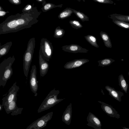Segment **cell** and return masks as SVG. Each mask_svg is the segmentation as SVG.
Returning a JSON list of instances; mask_svg holds the SVG:
<instances>
[{
	"label": "cell",
	"instance_id": "6da1fadb",
	"mask_svg": "<svg viewBox=\"0 0 129 129\" xmlns=\"http://www.w3.org/2000/svg\"><path fill=\"white\" fill-rule=\"evenodd\" d=\"M8 17L0 24V34L15 33L25 28H29L37 23L40 14L36 7L30 10L22 11Z\"/></svg>",
	"mask_w": 129,
	"mask_h": 129
},
{
	"label": "cell",
	"instance_id": "7a4b0ae2",
	"mask_svg": "<svg viewBox=\"0 0 129 129\" xmlns=\"http://www.w3.org/2000/svg\"><path fill=\"white\" fill-rule=\"evenodd\" d=\"M15 60L14 56L4 59L0 64V87L5 86L13 74L12 68Z\"/></svg>",
	"mask_w": 129,
	"mask_h": 129
},
{
	"label": "cell",
	"instance_id": "3957f363",
	"mask_svg": "<svg viewBox=\"0 0 129 129\" xmlns=\"http://www.w3.org/2000/svg\"><path fill=\"white\" fill-rule=\"evenodd\" d=\"M59 93V90H56L55 88L52 90L39 107L38 110V113L49 109L65 99L58 98V95Z\"/></svg>",
	"mask_w": 129,
	"mask_h": 129
},
{
	"label": "cell",
	"instance_id": "277c9868",
	"mask_svg": "<svg viewBox=\"0 0 129 129\" xmlns=\"http://www.w3.org/2000/svg\"><path fill=\"white\" fill-rule=\"evenodd\" d=\"M34 38L30 39L28 42L27 47L23 56V70L24 75L28 77L30 66L32 61L35 46Z\"/></svg>",
	"mask_w": 129,
	"mask_h": 129
},
{
	"label": "cell",
	"instance_id": "5b68a950",
	"mask_svg": "<svg viewBox=\"0 0 129 129\" xmlns=\"http://www.w3.org/2000/svg\"><path fill=\"white\" fill-rule=\"evenodd\" d=\"M53 51L51 43L45 38L41 40L39 54L42 57L47 61L51 58Z\"/></svg>",
	"mask_w": 129,
	"mask_h": 129
},
{
	"label": "cell",
	"instance_id": "8992f818",
	"mask_svg": "<svg viewBox=\"0 0 129 129\" xmlns=\"http://www.w3.org/2000/svg\"><path fill=\"white\" fill-rule=\"evenodd\" d=\"M52 112H49L34 121L28 125L26 129H41L45 127L48 122L52 118Z\"/></svg>",
	"mask_w": 129,
	"mask_h": 129
},
{
	"label": "cell",
	"instance_id": "52a82bcc",
	"mask_svg": "<svg viewBox=\"0 0 129 129\" xmlns=\"http://www.w3.org/2000/svg\"><path fill=\"white\" fill-rule=\"evenodd\" d=\"M16 82L8 90V93L2 99V105L3 106H6L13 101L17 97V93L19 89V87L16 85Z\"/></svg>",
	"mask_w": 129,
	"mask_h": 129
},
{
	"label": "cell",
	"instance_id": "ba28073f",
	"mask_svg": "<svg viewBox=\"0 0 129 129\" xmlns=\"http://www.w3.org/2000/svg\"><path fill=\"white\" fill-rule=\"evenodd\" d=\"M37 70L36 66L33 65L30 71L29 79V84L31 91L35 96L37 95V90L38 87V81L37 80Z\"/></svg>",
	"mask_w": 129,
	"mask_h": 129
},
{
	"label": "cell",
	"instance_id": "9c48e42d",
	"mask_svg": "<svg viewBox=\"0 0 129 129\" xmlns=\"http://www.w3.org/2000/svg\"><path fill=\"white\" fill-rule=\"evenodd\" d=\"M17 98L15 99L12 102L10 103L6 106H4L5 110L7 114L10 113L11 115L12 116L17 115L21 114L23 109V108H19L17 107L16 102Z\"/></svg>",
	"mask_w": 129,
	"mask_h": 129
},
{
	"label": "cell",
	"instance_id": "30bf717a",
	"mask_svg": "<svg viewBox=\"0 0 129 129\" xmlns=\"http://www.w3.org/2000/svg\"><path fill=\"white\" fill-rule=\"evenodd\" d=\"M98 102L101 104V107L103 110L111 117L118 119L120 115L113 107L107 104L100 101Z\"/></svg>",
	"mask_w": 129,
	"mask_h": 129
},
{
	"label": "cell",
	"instance_id": "8fae6325",
	"mask_svg": "<svg viewBox=\"0 0 129 129\" xmlns=\"http://www.w3.org/2000/svg\"><path fill=\"white\" fill-rule=\"evenodd\" d=\"M61 48L65 52L74 53H87L89 51L88 50L83 48L79 45L76 44H72L63 46Z\"/></svg>",
	"mask_w": 129,
	"mask_h": 129
},
{
	"label": "cell",
	"instance_id": "7c38bea8",
	"mask_svg": "<svg viewBox=\"0 0 129 129\" xmlns=\"http://www.w3.org/2000/svg\"><path fill=\"white\" fill-rule=\"evenodd\" d=\"M88 123L86 124L95 129H102L101 122L99 119L92 113L89 112L87 118Z\"/></svg>",
	"mask_w": 129,
	"mask_h": 129
},
{
	"label": "cell",
	"instance_id": "4fadbf2b",
	"mask_svg": "<svg viewBox=\"0 0 129 129\" xmlns=\"http://www.w3.org/2000/svg\"><path fill=\"white\" fill-rule=\"evenodd\" d=\"M86 59H76L67 62L64 66V68L67 69H71L79 67L89 61Z\"/></svg>",
	"mask_w": 129,
	"mask_h": 129
},
{
	"label": "cell",
	"instance_id": "5bb4252c",
	"mask_svg": "<svg viewBox=\"0 0 129 129\" xmlns=\"http://www.w3.org/2000/svg\"><path fill=\"white\" fill-rule=\"evenodd\" d=\"M39 59L40 76L41 77H43L48 71L49 65L47 61L43 59L40 54L39 55Z\"/></svg>",
	"mask_w": 129,
	"mask_h": 129
},
{
	"label": "cell",
	"instance_id": "9a60e30c",
	"mask_svg": "<svg viewBox=\"0 0 129 129\" xmlns=\"http://www.w3.org/2000/svg\"><path fill=\"white\" fill-rule=\"evenodd\" d=\"M72 114V104L70 103L67 107L62 117V121L68 125H70L71 120Z\"/></svg>",
	"mask_w": 129,
	"mask_h": 129
},
{
	"label": "cell",
	"instance_id": "2e32d148",
	"mask_svg": "<svg viewBox=\"0 0 129 129\" xmlns=\"http://www.w3.org/2000/svg\"><path fill=\"white\" fill-rule=\"evenodd\" d=\"M105 88L108 92L109 95L118 101L121 102V97L124 95L122 92L116 90L114 88L108 85L106 86Z\"/></svg>",
	"mask_w": 129,
	"mask_h": 129
},
{
	"label": "cell",
	"instance_id": "e0dca14e",
	"mask_svg": "<svg viewBox=\"0 0 129 129\" xmlns=\"http://www.w3.org/2000/svg\"><path fill=\"white\" fill-rule=\"evenodd\" d=\"M100 35L103 40L105 46L107 47L111 48L112 45L109 36L106 32L101 31Z\"/></svg>",
	"mask_w": 129,
	"mask_h": 129
},
{
	"label": "cell",
	"instance_id": "ac0fdd59",
	"mask_svg": "<svg viewBox=\"0 0 129 129\" xmlns=\"http://www.w3.org/2000/svg\"><path fill=\"white\" fill-rule=\"evenodd\" d=\"M109 17L112 20H117L126 22H129V15H126L113 14L110 15Z\"/></svg>",
	"mask_w": 129,
	"mask_h": 129
},
{
	"label": "cell",
	"instance_id": "d6986e66",
	"mask_svg": "<svg viewBox=\"0 0 129 129\" xmlns=\"http://www.w3.org/2000/svg\"><path fill=\"white\" fill-rule=\"evenodd\" d=\"M118 79L119 85L121 90L124 91L126 93H127L128 84L123 75L122 74L118 76Z\"/></svg>",
	"mask_w": 129,
	"mask_h": 129
},
{
	"label": "cell",
	"instance_id": "ffe728a7",
	"mask_svg": "<svg viewBox=\"0 0 129 129\" xmlns=\"http://www.w3.org/2000/svg\"><path fill=\"white\" fill-rule=\"evenodd\" d=\"M73 13L71 8H67L60 13L58 17L59 19H63L70 17Z\"/></svg>",
	"mask_w": 129,
	"mask_h": 129
},
{
	"label": "cell",
	"instance_id": "44dd1931",
	"mask_svg": "<svg viewBox=\"0 0 129 129\" xmlns=\"http://www.w3.org/2000/svg\"><path fill=\"white\" fill-rule=\"evenodd\" d=\"M12 45V42H8L0 46V58L6 54Z\"/></svg>",
	"mask_w": 129,
	"mask_h": 129
},
{
	"label": "cell",
	"instance_id": "7402d4cb",
	"mask_svg": "<svg viewBox=\"0 0 129 129\" xmlns=\"http://www.w3.org/2000/svg\"><path fill=\"white\" fill-rule=\"evenodd\" d=\"M84 38L92 46L97 48L99 47L97 42L96 39L94 36L88 35L85 36Z\"/></svg>",
	"mask_w": 129,
	"mask_h": 129
},
{
	"label": "cell",
	"instance_id": "603a6c76",
	"mask_svg": "<svg viewBox=\"0 0 129 129\" xmlns=\"http://www.w3.org/2000/svg\"><path fill=\"white\" fill-rule=\"evenodd\" d=\"M72 10L73 13L77 17L80 19L82 22L89 20L88 17L83 12H81L80 11H77L72 8Z\"/></svg>",
	"mask_w": 129,
	"mask_h": 129
},
{
	"label": "cell",
	"instance_id": "cb8c5ba5",
	"mask_svg": "<svg viewBox=\"0 0 129 129\" xmlns=\"http://www.w3.org/2000/svg\"><path fill=\"white\" fill-rule=\"evenodd\" d=\"M115 61L111 58H105L98 61L99 63L98 66L104 67L109 66Z\"/></svg>",
	"mask_w": 129,
	"mask_h": 129
},
{
	"label": "cell",
	"instance_id": "d4e9b609",
	"mask_svg": "<svg viewBox=\"0 0 129 129\" xmlns=\"http://www.w3.org/2000/svg\"><path fill=\"white\" fill-rule=\"evenodd\" d=\"M45 2H44V5L41 9L42 11L44 12L55 7L61 8L63 5L62 4H61L56 5L52 3H46L45 4Z\"/></svg>",
	"mask_w": 129,
	"mask_h": 129
},
{
	"label": "cell",
	"instance_id": "484cf974",
	"mask_svg": "<svg viewBox=\"0 0 129 129\" xmlns=\"http://www.w3.org/2000/svg\"><path fill=\"white\" fill-rule=\"evenodd\" d=\"M65 33L64 30L61 28L60 26H58L55 30L54 37L57 38H61L64 35Z\"/></svg>",
	"mask_w": 129,
	"mask_h": 129
},
{
	"label": "cell",
	"instance_id": "4316f807",
	"mask_svg": "<svg viewBox=\"0 0 129 129\" xmlns=\"http://www.w3.org/2000/svg\"><path fill=\"white\" fill-rule=\"evenodd\" d=\"M113 22L118 26L125 29H129V23L117 20H112Z\"/></svg>",
	"mask_w": 129,
	"mask_h": 129
},
{
	"label": "cell",
	"instance_id": "83f0119b",
	"mask_svg": "<svg viewBox=\"0 0 129 129\" xmlns=\"http://www.w3.org/2000/svg\"><path fill=\"white\" fill-rule=\"evenodd\" d=\"M69 23L72 27L74 29H78L83 27V26L78 21L76 20H71Z\"/></svg>",
	"mask_w": 129,
	"mask_h": 129
},
{
	"label": "cell",
	"instance_id": "f1b7e54d",
	"mask_svg": "<svg viewBox=\"0 0 129 129\" xmlns=\"http://www.w3.org/2000/svg\"><path fill=\"white\" fill-rule=\"evenodd\" d=\"M93 1L100 3L112 4L113 3V2L111 0H93Z\"/></svg>",
	"mask_w": 129,
	"mask_h": 129
},
{
	"label": "cell",
	"instance_id": "f546056e",
	"mask_svg": "<svg viewBox=\"0 0 129 129\" xmlns=\"http://www.w3.org/2000/svg\"><path fill=\"white\" fill-rule=\"evenodd\" d=\"M11 3L15 5H18L21 4V1L20 0H9Z\"/></svg>",
	"mask_w": 129,
	"mask_h": 129
},
{
	"label": "cell",
	"instance_id": "4dcf8cb0",
	"mask_svg": "<svg viewBox=\"0 0 129 129\" xmlns=\"http://www.w3.org/2000/svg\"><path fill=\"white\" fill-rule=\"evenodd\" d=\"M9 13V12H5L3 10L2 8L0 6V16L2 17L4 16L7 13Z\"/></svg>",
	"mask_w": 129,
	"mask_h": 129
},
{
	"label": "cell",
	"instance_id": "1f68e13d",
	"mask_svg": "<svg viewBox=\"0 0 129 129\" xmlns=\"http://www.w3.org/2000/svg\"><path fill=\"white\" fill-rule=\"evenodd\" d=\"M32 6L30 5H28L25 6V7L22 10V11H29L32 8Z\"/></svg>",
	"mask_w": 129,
	"mask_h": 129
},
{
	"label": "cell",
	"instance_id": "d6a6232c",
	"mask_svg": "<svg viewBox=\"0 0 129 129\" xmlns=\"http://www.w3.org/2000/svg\"><path fill=\"white\" fill-rule=\"evenodd\" d=\"M3 106L2 105L0 104V111H1L3 109Z\"/></svg>",
	"mask_w": 129,
	"mask_h": 129
},
{
	"label": "cell",
	"instance_id": "836d02e7",
	"mask_svg": "<svg viewBox=\"0 0 129 129\" xmlns=\"http://www.w3.org/2000/svg\"><path fill=\"white\" fill-rule=\"evenodd\" d=\"M37 1H39V2H42L43 1H44L43 0H37Z\"/></svg>",
	"mask_w": 129,
	"mask_h": 129
},
{
	"label": "cell",
	"instance_id": "e575fe53",
	"mask_svg": "<svg viewBox=\"0 0 129 129\" xmlns=\"http://www.w3.org/2000/svg\"><path fill=\"white\" fill-rule=\"evenodd\" d=\"M123 129H129V128H127L125 127H123Z\"/></svg>",
	"mask_w": 129,
	"mask_h": 129
},
{
	"label": "cell",
	"instance_id": "d590c367",
	"mask_svg": "<svg viewBox=\"0 0 129 129\" xmlns=\"http://www.w3.org/2000/svg\"><path fill=\"white\" fill-rule=\"evenodd\" d=\"M128 76H129V72H128Z\"/></svg>",
	"mask_w": 129,
	"mask_h": 129
}]
</instances>
